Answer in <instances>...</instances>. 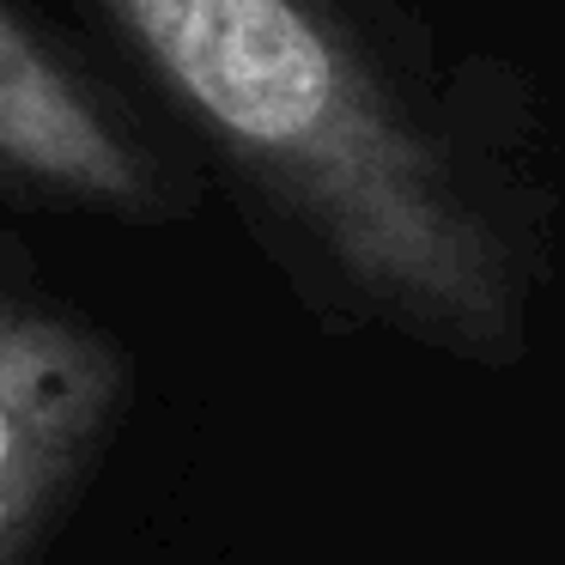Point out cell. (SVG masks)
Instances as JSON below:
<instances>
[{"instance_id":"7a4b0ae2","label":"cell","mask_w":565,"mask_h":565,"mask_svg":"<svg viewBox=\"0 0 565 565\" xmlns=\"http://www.w3.org/2000/svg\"><path fill=\"white\" fill-rule=\"evenodd\" d=\"M135 407V353L0 237V565H43Z\"/></svg>"},{"instance_id":"3957f363","label":"cell","mask_w":565,"mask_h":565,"mask_svg":"<svg viewBox=\"0 0 565 565\" xmlns=\"http://www.w3.org/2000/svg\"><path fill=\"white\" fill-rule=\"evenodd\" d=\"M195 201L183 147L25 0H0V207L152 232L189 220Z\"/></svg>"},{"instance_id":"6da1fadb","label":"cell","mask_w":565,"mask_h":565,"mask_svg":"<svg viewBox=\"0 0 565 565\" xmlns=\"http://www.w3.org/2000/svg\"><path fill=\"white\" fill-rule=\"evenodd\" d=\"M334 329L480 371L535 341L541 225L347 0H86Z\"/></svg>"},{"instance_id":"277c9868","label":"cell","mask_w":565,"mask_h":565,"mask_svg":"<svg viewBox=\"0 0 565 565\" xmlns=\"http://www.w3.org/2000/svg\"><path fill=\"white\" fill-rule=\"evenodd\" d=\"M347 7H353V0H347ZM365 7H377L383 25H395V19H402V13H395V0H365Z\"/></svg>"}]
</instances>
